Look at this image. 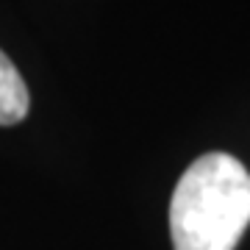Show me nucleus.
<instances>
[{"label": "nucleus", "mask_w": 250, "mask_h": 250, "mask_svg": "<svg viewBox=\"0 0 250 250\" xmlns=\"http://www.w3.org/2000/svg\"><path fill=\"white\" fill-rule=\"evenodd\" d=\"M250 225V172L228 153L189 164L170 203L175 250H233Z\"/></svg>", "instance_id": "obj_1"}, {"label": "nucleus", "mask_w": 250, "mask_h": 250, "mask_svg": "<svg viewBox=\"0 0 250 250\" xmlns=\"http://www.w3.org/2000/svg\"><path fill=\"white\" fill-rule=\"evenodd\" d=\"M28 86L11 59L0 50V125H14L28 114Z\"/></svg>", "instance_id": "obj_2"}]
</instances>
